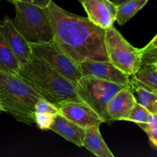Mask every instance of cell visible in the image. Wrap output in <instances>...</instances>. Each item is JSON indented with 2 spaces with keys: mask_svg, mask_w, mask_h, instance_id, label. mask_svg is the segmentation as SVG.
Listing matches in <instances>:
<instances>
[{
  "mask_svg": "<svg viewBox=\"0 0 157 157\" xmlns=\"http://www.w3.org/2000/svg\"><path fill=\"white\" fill-rule=\"evenodd\" d=\"M136 103L133 93L128 87H124L110 100L107 106V113L112 122L126 121Z\"/></svg>",
  "mask_w": 157,
  "mask_h": 157,
  "instance_id": "cell-12",
  "label": "cell"
},
{
  "mask_svg": "<svg viewBox=\"0 0 157 157\" xmlns=\"http://www.w3.org/2000/svg\"><path fill=\"white\" fill-rule=\"evenodd\" d=\"M59 113L84 129L101 126L103 118L90 106L83 102L69 101L59 107Z\"/></svg>",
  "mask_w": 157,
  "mask_h": 157,
  "instance_id": "cell-9",
  "label": "cell"
},
{
  "mask_svg": "<svg viewBox=\"0 0 157 157\" xmlns=\"http://www.w3.org/2000/svg\"><path fill=\"white\" fill-rule=\"evenodd\" d=\"M87 18L104 29L113 26L116 21L117 5L110 0H81Z\"/></svg>",
  "mask_w": 157,
  "mask_h": 157,
  "instance_id": "cell-10",
  "label": "cell"
},
{
  "mask_svg": "<svg viewBox=\"0 0 157 157\" xmlns=\"http://www.w3.org/2000/svg\"><path fill=\"white\" fill-rule=\"evenodd\" d=\"M0 33L12 49L20 65L28 62L32 55L30 44L18 32L8 16L0 21Z\"/></svg>",
  "mask_w": 157,
  "mask_h": 157,
  "instance_id": "cell-11",
  "label": "cell"
},
{
  "mask_svg": "<svg viewBox=\"0 0 157 157\" xmlns=\"http://www.w3.org/2000/svg\"><path fill=\"white\" fill-rule=\"evenodd\" d=\"M14 1H18L22 2L29 3V4L34 5V6H37L38 7H41L42 9L47 7L49 4H50L52 0H13Z\"/></svg>",
  "mask_w": 157,
  "mask_h": 157,
  "instance_id": "cell-25",
  "label": "cell"
},
{
  "mask_svg": "<svg viewBox=\"0 0 157 157\" xmlns=\"http://www.w3.org/2000/svg\"><path fill=\"white\" fill-rule=\"evenodd\" d=\"M16 75L41 98L58 108L69 101L83 102L77 94L76 87L73 83L51 67L42 58L32 55L28 62L20 66Z\"/></svg>",
  "mask_w": 157,
  "mask_h": 157,
  "instance_id": "cell-2",
  "label": "cell"
},
{
  "mask_svg": "<svg viewBox=\"0 0 157 157\" xmlns=\"http://www.w3.org/2000/svg\"><path fill=\"white\" fill-rule=\"evenodd\" d=\"M127 87L133 93L138 104L144 106L152 114L157 113V94L146 90L139 85L134 80L133 75L130 76V81Z\"/></svg>",
  "mask_w": 157,
  "mask_h": 157,
  "instance_id": "cell-15",
  "label": "cell"
},
{
  "mask_svg": "<svg viewBox=\"0 0 157 157\" xmlns=\"http://www.w3.org/2000/svg\"><path fill=\"white\" fill-rule=\"evenodd\" d=\"M156 1H157V0H156Z\"/></svg>",
  "mask_w": 157,
  "mask_h": 157,
  "instance_id": "cell-32",
  "label": "cell"
},
{
  "mask_svg": "<svg viewBox=\"0 0 157 157\" xmlns=\"http://www.w3.org/2000/svg\"><path fill=\"white\" fill-rule=\"evenodd\" d=\"M56 115L49 113H35V123L41 130H49Z\"/></svg>",
  "mask_w": 157,
  "mask_h": 157,
  "instance_id": "cell-20",
  "label": "cell"
},
{
  "mask_svg": "<svg viewBox=\"0 0 157 157\" xmlns=\"http://www.w3.org/2000/svg\"><path fill=\"white\" fill-rule=\"evenodd\" d=\"M151 114L152 113L147 108H145L141 104H138L136 101L126 121H131V122L136 123L137 124V125L141 124H146L148 122Z\"/></svg>",
  "mask_w": 157,
  "mask_h": 157,
  "instance_id": "cell-19",
  "label": "cell"
},
{
  "mask_svg": "<svg viewBox=\"0 0 157 157\" xmlns=\"http://www.w3.org/2000/svg\"><path fill=\"white\" fill-rule=\"evenodd\" d=\"M149 139V144L151 148L157 150V130H149L145 131Z\"/></svg>",
  "mask_w": 157,
  "mask_h": 157,
  "instance_id": "cell-24",
  "label": "cell"
},
{
  "mask_svg": "<svg viewBox=\"0 0 157 157\" xmlns=\"http://www.w3.org/2000/svg\"><path fill=\"white\" fill-rule=\"evenodd\" d=\"M125 1H127V0H113V2L117 5H117L121 4V3L124 2Z\"/></svg>",
  "mask_w": 157,
  "mask_h": 157,
  "instance_id": "cell-27",
  "label": "cell"
},
{
  "mask_svg": "<svg viewBox=\"0 0 157 157\" xmlns=\"http://www.w3.org/2000/svg\"><path fill=\"white\" fill-rule=\"evenodd\" d=\"M133 77L139 85L157 94V70L153 64H142Z\"/></svg>",
  "mask_w": 157,
  "mask_h": 157,
  "instance_id": "cell-16",
  "label": "cell"
},
{
  "mask_svg": "<svg viewBox=\"0 0 157 157\" xmlns=\"http://www.w3.org/2000/svg\"><path fill=\"white\" fill-rule=\"evenodd\" d=\"M138 126L144 131L149 130H157V113L151 114L147 123L138 124Z\"/></svg>",
  "mask_w": 157,
  "mask_h": 157,
  "instance_id": "cell-23",
  "label": "cell"
},
{
  "mask_svg": "<svg viewBox=\"0 0 157 157\" xmlns=\"http://www.w3.org/2000/svg\"><path fill=\"white\" fill-rule=\"evenodd\" d=\"M150 64H153V66H154V67H156V70H157V63H150Z\"/></svg>",
  "mask_w": 157,
  "mask_h": 157,
  "instance_id": "cell-29",
  "label": "cell"
},
{
  "mask_svg": "<svg viewBox=\"0 0 157 157\" xmlns=\"http://www.w3.org/2000/svg\"><path fill=\"white\" fill-rule=\"evenodd\" d=\"M143 51H149L153 49H157V35L152 39V41L147 45L143 48Z\"/></svg>",
  "mask_w": 157,
  "mask_h": 157,
  "instance_id": "cell-26",
  "label": "cell"
},
{
  "mask_svg": "<svg viewBox=\"0 0 157 157\" xmlns=\"http://www.w3.org/2000/svg\"><path fill=\"white\" fill-rule=\"evenodd\" d=\"M43 9L50 21L53 39L78 64L88 59L109 61L105 29L87 17L67 12L52 0Z\"/></svg>",
  "mask_w": 157,
  "mask_h": 157,
  "instance_id": "cell-1",
  "label": "cell"
},
{
  "mask_svg": "<svg viewBox=\"0 0 157 157\" xmlns=\"http://www.w3.org/2000/svg\"><path fill=\"white\" fill-rule=\"evenodd\" d=\"M20 66L12 49L0 33V71L16 75Z\"/></svg>",
  "mask_w": 157,
  "mask_h": 157,
  "instance_id": "cell-18",
  "label": "cell"
},
{
  "mask_svg": "<svg viewBox=\"0 0 157 157\" xmlns=\"http://www.w3.org/2000/svg\"><path fill=\"white\" fill-rule=\"evenodd\" d=\"M75 87L77 94L83 102L94 109L107 124L112 123L107 113V104L119 90L127 87L89 76H83Z\"/></svg>",
  "mask_w": 157,
  "mask_h": 157,
  "instance_id": "cell-5",
  "label": "cell"
},
{
  "mask_svg": "<svg viewBox=\"0 0 157 157\" xmlns=\"http://www.w3.org/2000/svg\"><path fill=\"white\" fill-rule=\"evenodd\" d=\"M0 111H4V109H3L2 106L1 104H0Z\"/></svg>",
  "mask_w": 157,
  "mask_h": 157,
  "instance_id": "cell-30",
  "label": "cell"
},
{
  "mask_svg": "<svg viewBox=\"0 0 157 157\" xmlns=\"http://www.w3.org/2000/svg\"><path fill=\"white\" fill-rule=\"evenodd\" d=\"M13 5L15 16L11 18V21L29 43L48 42L53 40L52 25L42 8L18 1H14Z\"/></svg>",
  "mask_w": 157,
  "mask_h": 157,
  "instance_id": "cell-4",
  "label": "cell"
},
{
  "mask_svg": "<svg viewBox=\"0 0 157 157\" xmlns=\"http://www.w3.org/2000/svg\"><path fill=\"white\" fill-rule=\"evenodd\" d=\"M49 130H52L78 147H83V142L85 136V129L71 122L60 113L55 116Z\"/></svg>",
  "mask_w": 157,
  "mask_h": 157,
  "instance_id": "cell-13",
  "label": "cell"
},
{
  "mask_svg": "<svg viewBox=\"0 0 157 157\" xmlns=\"http://www.w3.org/2000/svg\"><path fill=\"white\" fill-rule=\"evenodd\" d=\"M100 126H93L85 129L83 147L98 157H114L106 143L104 142L99 130Z\"/></svg>",
  "mask_w": 157,
  "mask_h": 157,
  "instance_id": "cell-14",
  "label": "cell"
},
{
  "mask_svg": "<svg viewBox=\"0 0 157 157\" xmlns=\"http://www.w3.org/2000/svg\"><path fill=\"white\" fill-rule=\"evenodd\" d=\"M35 113H49L53 114H58L59 113V108L48 101L44 98H41L35 105Z\"/></svg>",
  "mask_w": 157,
  "mask_h": 157,
  "instance_id": "cell-21",
  "label": "cell"
},
{
  "mask_svg": "<svg viewBox=\"0 0 157 157\" xmlns=\"http://www.w3.org/2000/svg\"><path fill=\"white\" fill-rule=\"evenodd\" d=\"M105 44L109 61L126 75H134L140 68L143 49L131 45L113 26L105 30Z\"/></svg>",
  "mask_w": 157,
  "mask_h": 157,
  "instance_id": "cell-6",
  "label": "cell"
},
{
  "mask_svg": "<svg viewBox=\"0 0 157 157\" xmlns=\"http://www.w3.org/2000/svg\"><path fill=\"white\" fill-rule=\"evenodd\" d=\"M149 0H127L124 2L117 6L116 21L120 25L130 21L144 6Z\"/></svg>",
  "mask_w": 157,
  "mask_h": 157,
  "instance_id": "cell-17",
  "label": "cell"
},
{
  "mask_svg": "<svg viewBox=\"0 0 157 157\" xmlns=\"http://www.w3.org/2000/svg\"><path fill=\"white\" fill-rule=\"evenodd\" d=\"M79 67L82 77H94L126 87L129 84L130 76L126 75L109 61L85 60L79 63Z\"/></svg>",
  "mask_w": 157,
  "mask_h": 157,
  "instance_id": "cell-8",
  "label": "cell"
},
{
  "mask_svg": "<svg viewBox=\"0 0 157 157\" xmlns=\"http://www.w3.org/2000/svg\"><path fill=\"white\" fill-rule=\"evenodd\" d=\"M157 63V49L143 51L142 64Z\"/></svg>",
  "mask_w": 157,
  "mask_h": 157,
  "instance_id": "cell-22",
  "label": "cell"
},
{
  "mask_svg": "<svg viewBox=\"0 0 157 157\" xmlns=\"http://www.w3.org/2000/svg\"><path fill=\"white\" fill-rule=\"evenodd\" d=\"M0 1H7V2H11L13 4V0H0Z\"/></svg>",
  "mask_w": 157,
  "mask_h": 157,
  "instance_id": "cell-28",
  "label": "cell"
},
{
  "mask_svg": "<svg viewBox=\"0 0 157 157\" xmlns=\"http://www.w3.org/2000/svg\"><path fill=\"white\" fill-rule=\"evenodd\" d=\"M29 44L32 55L42 58L51 67L76 86L78 81L82 78L79 64L66 53L55 40Z\"/></svg>",
  "mask_w": 157,
  "mask_h": 157,
  "instance_id": "cell-7",
  "label": "cell"
},
{
  "mask_svg": "<svg viewBox=\"0 0 157 157\" xmlns=\"http://www.w3.org/2000/svg\"><path fill=\"white\" fill-rule=\"evenodd\" d=\"M78 2H81V0H78Z\"/></svg>",
  "mask_w": 157,
  "mask_h": 157,
  "instance_id": "cell-31",
  "label": "cell"
},
{
  "mask_svg": "<svg viewBox=\"0 0 157 157\" xmlns=\"http://www.w3.org/2000/svg\"><path fill=\"white\" fill-rule=\"evenodd\" d=\"M41 98L18 75L0 71V104L17 121L34 124L35 105Z\"/></svg>",
  "mask_w": 157,
  "mask_h": 157,
  "instance_id": "cell-3",
  "label": "cell"
}]
</instances>
